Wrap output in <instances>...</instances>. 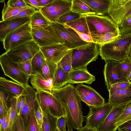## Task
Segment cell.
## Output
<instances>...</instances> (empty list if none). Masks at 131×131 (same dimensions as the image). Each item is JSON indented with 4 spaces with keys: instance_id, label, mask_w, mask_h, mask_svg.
<instances>
[{
    "instance_id": "91938a15",
    "label": "cell",
    "mask_w": 131,
    "mask_h": 131,
    "mask_svg": "<svg viewBox=\"0 0 131 131\" xmlns=\"http://www.w3.org/2000/svg\"><path fill=\"white\" fill-rule=\"evenodd\" d=\"M54 131H59V130L58 128L57 127Z\"/></svg>"
},
{
    "instance_id": "603a6c76",
    "label": "cell",
    "mask_w": 131,
    "mask_h": 131,
    "mask_svg": "<svg viewBox=\"0 0 131 131\" xmlns=\"http://www.w3.org/2000/svg\"><path fill=\"white\" fill-rule=\"evenodd\" d=\"M69 73L65 71L58 63L52 80V88H60L67 84Z\"/></svg>"
},
{
    "instance_id": "60d3db41",
    "label": "cell",
    "mask_w": 131,
    "mask_h": 131,
    "mask_svg": "<svg viewBox=\"0 0 131 131\" xmlns=\"http://www.w3.org/2000/svg\"><path fill=\"white\" fill-rule=\"evenodd\" d=\"M35 112L34 110L31 111L30 119L27 126L25 127V131H40L35 118Z\"/></svg>"
},
{
    "instance_id": "f35d334b",
    "label": "cell",
    "mask_w": 131,
    "mask_h": 131,
    "mask_svg": "<svg viewBox=\"0 0 131 131\" xmlns=\"http://www.w3.org/2000/svg\"><path fill=\"white\" fill-rule=\"evenodd\" d=\"M118 27L121 35L131 33V16L124 19Z\"/></svg>"
},
{
    "instance_id": "d6986e66",
    "label": "cell",
    "mask_w": 131,
    "mask_h": 131,
    "mask_svg": "<svg viewBox=\"0 0 131 131\" xmlns=\"http://www.w3.org/2000/svg\"><path fill=\"white\" fill-rule=\"evenodd\" d=\"M30 17L0 20V41L2 42L9 33L29 21Z\"/></svg>"
},
{
    "instance_id": "8fae6325",
    "label": "cell",
    "mask_w": 131,
    "mask_h": 131,
    "mask_svg": "<svg viewBox=\"0 0 131 131\" xmlns=\"http://www.w3.org/2000/svg\"><path fill=\"white\" fill-rule=\"evenodd\" d=\"M89 111L86 118L85 126L93 129H97L110 113L112 106L108 102L98 106H88Z\"/></svg>"
},
{
    "instance_id": "f907efd6",
    "label": "cell",
    "mask_w": 131,
    "mask_h": 131,
    "mask_svg": "<svg viewBox=\"0 0 131 131\" xmlns=\"http://www.w3.org/2000/svg\"><path fill=\"white\" fill-rule=\"evenodd\" d=\"M35 115L37 123L39 128H40L42 124L43 115L42 111L39 106L35 112Z\"/></svg>"
},
{
    "instance_id": "c3c4849f",
    "label": "cell",
    "mask_w": 131,
    "mask_h": 131,
    "mask_svg": "<svg viewBox=\"0 0 131 131\" xmlns=\"http://www.w3.org/2000/svg\"><path fill=\"white\" fill-rule=\"evenodd\" d=\"M7 5L12 8H17L27 7V5L23 0H9Z\"/></svg>"
},
{
    "instance_id": "4dcf8cb0",
    "label": "cell",
    "mask_w": 131,
    "mask_h": 131,
    "mask_svg": "<svg viewBox=\"0 0 131 131\" xmlns=\"http://www.w3.org/2000/svg\"><path fill=\"white\" fill-rule=\"evenodd\" d=\"M3 9L2 11V20H8L10 18L15 16L21 12L31 7L29 5L26 7L12 8L6 4L4 2Z\"/></svg>"
},
{
    "instance_id": "94428289",
    "label": "cell",
    "mask_w": 131,
    "mask_h": 131,
    "mask_svg": "<svg viewBox=\"0 0 131 131\" xmlns=\"http://www.w3.org/2000/svg\"><path fill=\"white\" fill-rule=\"evenodd\" d=\"M0 131H1V125H0Z\"/></svg>"
},
{
    "instance_id": "7dc6e473",
    "label": "cell",
    "mask_w": 131,
    "mask_h": 131,
    "mask_svg": "<svg viewBox=\"0 0 131 131\" xmlns=\"http://www.w3.org/2000/svg\"><path fill=\"white\" fill-rule=\"evenodd\" d=\"M26 100V97L23 91L21 95L17 96L16 106L18 115H20L21 111L25 103Z\"/></svg>"
},
{
    "instance_id": "cb8c5ba5",
    "label": "cell",
    "mask_w": 131,
    "mask_h": 131,
    "mask_svg": "<svg viewBox=\"0 0 131 131\" xmlns=\"http://www.w3.org/2000/svg\"><path fill=\"white\" fill-rule=\"evenodd\" d=\"M95 12L96 15H102L107 13L109 0H82Z\"/></svg>"
},
{
    "instance_id": "2e32d148",
    "label": "cell",
    "mask_w": 131,
    "mask_h": 131,
    "mask_svg": "<svg viewBox=\"0 0 131 131\" xmlns=\"http://www.w3.org/2000/svg\"><path fill=\"white\" fill-rule=\"evenodd\" d=\"M105 64L103 71L105 84L108 91L111 86L115 83L128 82L119 72L118 65L119 62L114 60L105 61Z\"/></svg>"
},
{
    "instance_id": "11a10c76",
    "label": "cell",
    "mask_w": 131,
    "mask_h": 131,
    "mask_svg": "<svg viewBox=\"0 0 131 131\" xmlns=\"http://www.w3.org/2000/svg\"><path fill=\"white\" fill-rule=\"evenodd\" d=\"M7 113L8 111L5 108L0 99V116H4L7 114Z\"/></svg>"
},
{
    "instance_id": "3957f363",
    "label": "cell",
    "mask_w": 131,
    "mask_h": 131,
    "mask_svg": "<svg viewBox=\"0 0 131 131\" xmlns=\"http://www.w3.org/2000/svg\"><path fill=\"white\" fill-rule=\"evenodd\" d=\"M69 50L72 70L87 67L91 62L97 59L99 55L98 45L94 42H88Z\"/></svg>"
},
{
    "instance_id": "5b68a950",
    "label": "cell",
    "mask_w": 131,
    "mask_h": 131,
    "mask_svg": "<svg viewBox=\"0 0 131 131\" xmlns=\"http://www.w3.org/2000/svg\"><path fill=\"white\" fill-rule=\"evenodd\" d=\"M30 21L8 34L2 41L4 49L8 51L32 40Z\"/></svg>"
},
{
    "instance_id": "9c48e42d",
    "label": "cell",
    "mask_w": 131,
    "mask_h": 131,
    "mask_svg": "<svg viewBox=\"0 0 131 131\" xmlns=\"http://www.w3.org/2000/svg\"><path fill=\"white\" fill-rule=\"evenodd\" d=\"M56 34L64 41V45L69 50L85 45L88 42L83 40L76 31L72 28L64 24L57 22L51 23Z\"/></svg>"
},
{
    "instance_id": "ba28073f",
    "label": "cell",
    "mask_w": 131,
    "mask_h": 131,
    "mask_svg": "<svg viewBox=\"0 0 131 131\" xmlns=\"http://www.w3.org/2000/svg\"><path fill=\"white\" fill-rule=\"evenodd\" d=\"M31 33L32 40L40 47L64 43L51 25L43 28L31 29Z\"/></svg>"
},
{
    "instance_id": "8992f818",
    "label": "cell",
    "mask_w": 131,
    "mask_h": 131,
    "mask_svg": "<svg viewBox=\"0 0 131 131\" xmlns=\"http://www.w3.org/2000/svg\"><path fill=\"white\" fill-rule=\"evenodd\" d=\"M0 65L5 75L24 87L28 85L29 77L20 69L18 64L13 61L5 52L0 55Z\"/></svg>"
},
{
    "instance_id": "8d00e7d4",
    "label": "cell",
    "mask_w": 131,
    "mask_h": 131,
    "mask_svg": "<svg viewBox=\"0 0 131 131\" xmlns=\"http://www.w3.org/2000/svg\"><path fill=\"white\" fill-rule=\"evenodd\" d=\"M14 94L0 86V99L6 110L8 111L10 106V101Z\"/></svg>"
},
{
    "instance_id": "bcb514c9",
    "label": "cell",
    "mask_w": 131,
    "mask_h": 131,
    "mask_svg": "<svg viewBox=\"0 0 131 131\" xmlns=\"http://www.w3.org/2000/svg\"><path fill=\"white\" fill-rule=\"evenodd\" d=\"M68 121L67 115H64L58 118L57 123V127L59 131H67L66 126Z\"/></svg>"
},
{
    "instance_id": "f5cc1de1",
    "label": "cell",
    "mask_w": 131,
    "mask_h": 131,
    "mask_svg": "<svg viewBox=\"0 0 131 131\" xmlns=\"http://www.w3.org/2000/svg\"><path fill=\"white\" fill-rule=\"evenodd\" d=\"M131 120L119 126L117 128L118 131H131Z\"/></svg>"
},
{
    "instance_id": "7bdbcfd3",
    "label": "cell",
    "mask_w": 131,
    "mask_h": 131,
    "mask_svg": "<svg viewBox=\"0 0 131 131\" xmlns=\"http://www.w3.org/2000/svg\"><path fill=\"white\" fill-rule=\"evenodd\" d=\"M31 59L17 63L20 69L29 77L31 74Z\"/></svg>"
},
{
    "instance_id": "7a4b0ae2",
    "label": "cell",
    "mask_w": 131,
    "mask_h": 131,
    "mask_svg": "<svg viewBox=\"0 0 131 131\" xmlns=\"http://www.w3.org/2000/svg\"><path fill=\"white\" fill-rule=\"evenodd\" d=\"M99 55L105 61L121 62L131 56V33L122 35L100 45Z\"/></svg>"
},
{
    "instance_id": "5bb4252c",
    "label": "cell",
    "mask_w": 131,
    "mask_h": 131,
    "mask_svg": "<svg viewBox=\"0 0 131 131\" xmlns=\"http://www.w3.org/2000/svg\"><path fill=\"white\" fill-rule=\"evenodd\" d=\"M75 87L81 101L88 106H98L105 103V99L90 86L81 84Z\"/></svg>"
},
{
    "instance_id": "f6af8a7d",
    "label": "cell",
    "mask_w": 131,
    "mask_h": 131,
    "mask_svg": "<svg viewBox=\"0 0 131 131\" xmlns=\"http://www.w3.org/2000/svg\"><path fill=\"white\" fill-rule=\"evenodd\" d=\"M25 128L21 115H18L13 126L12 131H25Z\"/></svg>"
},
{
    "instance_id": "4316f807",
    "label": "cell",
    "mask_w": 131,
    "mask_h": 131,
    "mask_svg": "<svg viewBox=\"0 0 131 131\" xmlns=\"http://www.w3.org/2000/svg\"><path fill=\"white\" fill-rule=\"evenodd\" d=\"M71 10L82 15L96 14L94 11L82 0H72Z\"/></svg>"
},
{
    "instance_id": "1f68e13d",
    "label": "cell",
    "mask_w": 131,
    "mask_h": 131,
    "mask_svg": "<svg viewBox=\"0 0 131 131\" xmlns=\"http://www.w3.org/2000/svg\"><path fill=\"white\" fill-rule=\"evenodd\" d=\"M85 16L74 21L64 24L79 32L89 35Z\"/></svg>"
},
{
    "instance_id": "9f6ffc18",
    "label": "cell",
    "mask_w": 131,
    "mask_h": 131,
    "mask_svg": "<svg viewBox=\"0 0 131 131\" xmlns=\"http://www.w3.org/2000/svg\"><path fill=\"white\" fill-rule=\"evenodd\" d=\"M54 0H37L38 2L41 5L42 7L51 3Z\"/></svg>"
},
{
    "instance_id": "db71d44e",
    "label": "cell",
    "mask_w": 131,
    "mask_h": 131,
    "mask_svg": "<svg viewBox=\"0 0 131 131\" xmlns=\"http://www.w3.org/2000/svg\"><path fill=\"white\" fill-rule=\"evenodd\" d=\"M9 115L10 109L9 108L8 111V113L6 119L5 121L1 125V131H5L7 129L9 122Z\"/></svg>"
},
{
    "instance_id": "30bf717a",
    "label": "cell",
    "mask_w": 131,
    "mask_h": 131,
    "mask_svg": "<svg viewBox=\"0 0 131 131\" xmlns=\"http://www.w3.org/2000/svg\"><path fill=\"white\" fill-rule=\"evenodd\" d=\"M72 0H54L40 11L51 23L57 22L59 18L64 13L71 10Z\"/></svg>"
},
{
    "instance_id": "ab89813d",
    "label": "cell",
    "mask_w": 131,
    "mask_h": 131,
    "mask_svg": "<svg viewBox=\"0 0 131 131\" xmlns=\"http://www.w3.org/2000/svg\"><path fill=\"white\" fill-rule=\"evenodd\" d=\"M66 72L70 73L72 70L71 53L70 50L58 63Z\"/></svg>"
},
{
    "instance_id": "7c38bea8",
    "label": "cell",
    "mask_w": 131,
    "mask_h": 131,
    "mask_svg": "<svg viewBox=\"0 0 131 131\" xmlns=\"http://www.w3.org/2000/svg\"><path fill=\"white\" fill-rule=\"evenodd\" d=\"M36 95L38 103L42 112H44L48 110L52 115L58 118L67 115L61 104L52 94L37 92Z\"/></svg>"
},
{
    "instance_id": "836d02e7",
    "label": "cell",
    "mask_w": 131,
    "mask_h": 131,
    "mask_svg": "<svg viewBox=\"0 0 131 131\" xmlns=\"http://www.w3.org/2000/svg\"><path fill=\"white\" fill-rule=\"evenodd\" d=\"M121 36L118 32H110L92 37L94 42L100 46L107 43L117 37Z\"/></svg>"
},
{
    "instance_id": "e0dca14e",
    "label": "cell",
    "mask_w": 131,
    "mask_h": 131,
    "mask_svg": "<svg viewBox=\"0 0 131 131\" xmlns=\"http://www.w3.org/2000/svg\"><path fill=\"white\" fill-rule=\"evenodd\" d=\"M40 50L46 59L58 64L69 50L63 44H58L40 47Z\"/></svg>"
},
{
    "instance_id": "e575fe53",
    "label": "cell",
    "mask_w": 131,
    "mask_h": 131,
    "mask_svg": "<svg viewBox=\"0 0 131 131\" xmlns=\"http://www.w3.org/2000/svg\"><path fill=\"white\" fill-rule=\"evenodd\" d=\"M118 70L120 74L126 79L128 75L131 73V56L128 57L124 60L119 62Z\"/></svg>"
},
{
    "instance_id": "d4e9b609",
    "label": "cell",
    "mask_w": 131,
    "mask_h": 131,
    "mask_svg": "<svg viewBox=\"0 0 131 131\" xmlns=\"http://www.w3.org/2000/svg\"><path fill=\"white\" fill-rule=\"evenodd\" d=\"M43 120L40 131H54L57 128L58 118L52 115L47 110L42 112Z\"/></svg>"
},
{
    "instance_id": "ffe728a7",
    "label": "cell",
    "mask_w": 131,
    "mask_h": 131,
    "mask_svg": "<svg viewBox=\"0 0 131 131\" xmlns=\"http://www.w3.org/2000/svg\"><path fill=\"white\" fill-rule=\"evenodd\" d=\"M95 80V76L88 70L87 67L72 70L69 73L68 83L77 84L85 83L91 84Z\"/></svg>"
},
{
    "instance_id": "484cf974",
    "label": "cell",
    "mask_w": 131,
    "mask_h": 131,
    "mask_svg": "<svg viewBox=\"0 0 131 131\" xmlns=\"http://www.w3.org/2000/svg\"><path fill=\"white\" fill-rule=\"evenodd\" d=\"M0 86L7 90L17 96L23 93L25 87L13 81L0 77Z\"/></svg>"
},
{
    "instance_id": "ee69618b",
    "label": "cell",
    "mask_w": 131,
    "mask_h": 131,
    "mask_svg": "<svg viewBox=\"0 0 131 131\" xmlns=\"http://www.w3.org/2000/svg\"><path fill=\"white\" fill-rule=\"evenodd\" d=\"M36 11V10L35 8L31 7L21 12L17 15L10 18L8 20H12L24 17H31Z\"/></svg>"
},
{
    "instance_id": "f546056e",
    "label": "cell",
    "mask_w": 131,
    "mask_h": 131,
    "mask_svg": "<svg viewBox=\"0 0 131 131\" xmlns=\"http://www.w3.org/2000/svg\"><path fill=\"white\" fill-rule=\"evenodd\" d=\"M45 59L40 51L33 57L31 61V75L36 73H39L42 75V67Z\"/></svg>"
},
{
    "instance_id": "680465c9",
    "label": "cell",
    "mask_w": 131,
    "mask_h": 131,
    "mask_svg": "<svg viewBox=\"0 0 131 131\" xmlns=\"http://www.w3.org/2000/svg\"><path fill=\"white\" fill-rule=\"evenodd\" d=\"M5 0H0V3H2L4 2Z\"/></svg>"
},
{
    "instance_id": "52a82bcc",
    "label": "cell",
    "mask_w": 131,
    "mask_h": 131,
    "mask_svg": "<svg viewBox=\"0 0 131 131\" xmlns=\"http://www.w3.org/2000/svg\"><path fill=\"white\" fill-rule=\"evenodd\" d=\"M40 51V47L32 40L5 52L13 61L18 63L31 59Z\"/></svg>"
},
{
    "instance_id": "44dd1931",
    "label": "cell",
    "mask_w": 131,
    "mask_h": 131,
    "mask_svg": "<svg viewBox=\"0 0 131 131\" xmlns=\"http://www.w3.org/2000/svg\"><path fill=\"white\" fill-rule=\"evenodd\" d=\"M30 77L31 83L37 92H45L52 94V82L45 79L39 73L32 75Z\"/></svg>"
},
{
    "instance_id": "d590c367",
    "label": "cell",
    "mask_w": 131,
    "mask_h": 131,
    "mask_svg": "<svg viewBox=\"0 0 131 131\" xmlns=\"http://www.w3.org/2000/svg\"><path fill=\"white\" fill-rule=\"evenodd\" d=\"M131 120V101L126 105L123 111L117 119L115 125L117 128L119 125Z\"/></svg>"
},
{
    "instance_id": "277c9868",
    "label": "cell",
    "mask_w": 131,
    "mask_h": 131,
    "mask_svg": "<svg viewBox=\"0 0 131 131\" xmlns=\"http://www.w3.org/2000/svg\"><path fill=\"white\" fill-rule=\"evenodd\" d=\"M85 17L89 35L91 37L107 32L120 33L118 25L107 16L93 14Z\"/></svg>"
},
{
    "instance_id": "4fadbf2b",
    "label": "cell",
    "mask_w": 131,
    "mask_h": 131,
    "mask_svg": "<svg viewBox=\"0 0 131 131\" xmlns=\"http://www.w3.org/2000/svg\"><path fill=\"white\" fill-rule=\"evenodd\" d=\"M107 13L118 25L126 18L131 16V0H109Z\"/></svg>"
},
{
    "instance_id": "74e56055",
    "label": "cell",
    "mask_w": 131,
    "mask_h": 131,
    "mask_svg": "<svg viewBox=\"0 0 131 131\" xmlns=\"http://www.w3.org/2000/svg\"><path fill=\"white\" fill-rule=\"evenodd\" d=\"M84 16L79 15L70 10L61 16L58 19L57 22L64 24L76 20Z\"/></svg>"
},
{
    "instance_id": "816d5d0a",
    "label": "cell",
    "mask_w": 131,
    "mask_h": 131,
    "mask_svg": "<svg viewBox=\"0 0 131 131\" xmlns=\"http://www.w3.org/2000/svg\"><path fill=\"white\" fill-rule=\"evenodd\" d=\"M73 29L76 31L83 40L87 42H94L92 38L89 35L79 32L74 29Z\"/></svg>"
},
{
    "instance_id": "f1b7e54d",
    "label": "cell",
    "mask_w": 131,
    "mask_h": 131,
    "mask_svg": "<svg viewBox=\"0 0 131 131\" xmlns=\"http://www.w3.org/2000/svg\"><path fill=\"white\" fill-rule=\"evenodd\" d=\"M57 64L45 59L42 67V75L45 79L52 82Z\"/></svg>"
},
{
    "instance_id": "681fc988",
    "label": "cell",
    "mask_w": 131,
    "mask_h": 131,
    "mask_svg": "<svg viewBox=\"0 0 131 131\" xmlns=\"http://www.w3.org/2000/svg\"><path fill=\"white\" fill-rule=\"evenodd\" d=\"M27 5L35 8L36 10H39L42 7L37 0H23Z\"/></svg>"
},
{
    "instance_id": "9a60e30c",
    "label": "cell",
    "mask_w": 131,
    "mask_h": 131,
    "mask_svg": "<svg viewBox=\"0 0 131 131\" xmlns=\"http://www.w3.org/2000/svg\"><path fill=\"white\" fill-rule=\"evenodd\" d=\"M24 92L26 96V100L20 114L26 127L30 119L31 111L34 110L36 112L39 106L36 98L37 92L33 87L29 85L25 86Z\"/></svg>"
},
{
    "instance_id": "b9f144b4",
    "label": "cell",
    "mask_w": 131,
    "mask_h": 131,
    "mask_svg": "<svg viewBox=\"0 0 131 131\" xmlns=\"http://www.w3.org/2000/svg\"><path fill=\"white\" fill-rule=\"evenodd\" d=\"M131 85V82H123L115 83L110 87L108 91L109 96H111L122 89L125 88Z\"/></svg>"
},
{
    "instance_id": "6f0895ef",
    "label": "cell",
    "mask_w": 131,
    "mask_h": 131,
    "mask_svg": "<svg viewBox=\"0 0 131 131\" xmlns=\"http://www.w3.org/2000/svg\"><path fill=\"white\" fill-rule=\"evenodd\" d=\"M7 115V114L4 116H0V125H1L5 121L6 119Z\"/></svg>"
},
{
    "instance_id": "6da1fadb",
    "label": "cell",
    "mask_w": 131,
    "mask_h": 131,
    "mask_svg": "<svg viewBox=\"0 0 131 131\" xmlns=\"http://www.w3.org/2000/svg\"><path fill=\"white\" fill-rule=\"evenodd\" d=\"M52 95L64 109L68 120L73 128L79 130L82 127L84 116L81 101L75 86L68 83L62 88H52Z\"/></svg>"
},
{
    "instance_id": "d6a6232c",
    "label": "cell",
    "mask_w": 131,
    "mask_h": 131,
    "mask_svg": "<svg viewBox=\"0 0 131 131\" xmlns=\"http://www.w3.org/2000/svg\"><path fill=\"white\" fill-rule=\"evenodd\" d=\"M17 96H15L10 100L9 122L7 128L5 131H12L13 126L18 115L17 110Z\"/></svg>"
},
{
    "instance_id": "83f0119b",
    "label": "cell",
    "mask_w": 131,
    "mask_h": 131,
    "mask_svg": "<svg viewBox=\"0 0 131 131\" xmlns=\"http://www.w3.org/2000/svg\"><path fill=\"white\" fill-rule=\"evenodd\" d=\"M30 23L31 29L45 27L50 25L51 23L39 10H36L31 16Z\"/></svg>"
},
{
    "instance_id": "7402d4cb",
    "label": "cell",
    "mask_w": 131,
    "mask_h": 131,
    "mask_svg": "<svg viewBox=\"0 0 131 131\" xmlns=\"http://www.w3.org/2000/svg\"><path fill=\"white\" fill-rule=\"evenodd\" d=\"M131 101V85L109 96L108 101L112 107Z\"/></svg>"
},
{
    "instance_id": "ac0fdd59",
    "label": "cell",
    "mask_w": 131,
    "mask_h": 131,
    "mask_svg": "<svg viewBox=\"0 0 131 131\" xmlns=\"http://www.w3.org/2000/svg\"><path fill=\"white\" fill-rule=\"evenodd\" d=\"M129 102L112 107L108 116L100 125L98 131H116L117 127L115 124Z\"/></svg>"
}]
</instances>
